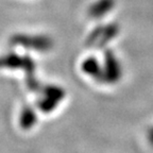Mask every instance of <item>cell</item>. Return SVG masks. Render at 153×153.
<instances>
[{"instance_id":"cell-4","label":"cell","mask_w":153,"mask_h":153,"mask_svg":"<svg viewBox=\"0 0 153 153\" xmlns=\"http://www.w3.org/2000/svg\"><path fill=\"white\" fill-rule=\"evenodd\" d=\"M37 121V116L33 108L30 106H26L22 108L19 117V124L22 130H30L35 126Z\"/></svg>"},{"instance_id":"cell-3","label":"cell","mask_w":153,"mask_h":153,"mask_svg":"<svg viewBox=\"0 0 153 153\" xmlns=\"http://www.w3.org/2000/svg\"><path fill=\"white\" fill-rule=\"evenodd\" d=\"M64 97V91L61 87L55 85H47L42 89L41 97L38 99L37 105L44 113L52 112L60 101Z\"/></svg>"},{"instance_id":"cell-5","label":"cell","mask_w":153,"mask_h":153,"mask_svg":"<svg viewBox=\"0 0 153 153\" xmlns=\"http://www.w3.org/2000/svg\"><path fill=\"white\" fill-rule=\"evenodd\" d=\"M112 4V0H102V1H99L97 4H95V9H91V12L93 14H100V13H104L105 11H108V7Z\"/></svg>"},{"instance_id":"cell-1","label":"cell","mask_w":153,"mask_h":153,"mask_svg":"<svg viewBox=\"0 0 153 153\" xmlns=\"http://www.w3.org/2000/svg\"><path fill=\"white\" fill-rule=\"evenodd\" d=\"M0 68L22 69L26 72L27 85L32 91L39 88V83L35 76V63L31 57L20 56L15 53H9L0 56Z\"/></svg>"},{"instance_id":"cell-2","label":"cell","mask_w":153,"mask_h":153,"mask_svg":"<svg viewBox=\"0 0 153 153\" xmlns=\"http://www.w3.org/2000/svg\"><path fill=\"white\" fill-rule=\"evenodd\" d=\"M13 45L22 46L28 49H34L39 52L48 51L52 47V41L47 36L43 35H25V34H17L13 36L11 39Z\"/></svg>"}]
</instances>
